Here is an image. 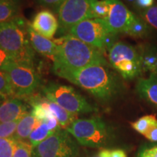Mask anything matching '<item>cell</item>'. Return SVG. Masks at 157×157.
<instances>
[{
	"label": "cell",
	"instance_id": "cell-33",
	"mask_svg": "<svg viewBox=\"0 0 157 157\" xmlns=\"http://www.w3.org/2000/svg\"><path fill=\"white\" fill-rule=\"evenodd\" d=\"M111 157H127L124 151L121 149H114L111 151Z\"/></svg>",
	"mask_w": 157,
	"mask_h": 157
},
{
	"label": "cell",
	"instance_id": "cell-36",
	"mask_svg": "<svg viewBox=\"0 0 157 157\" xmlns=\"http://www.w3.org/2000/svg\"><path fill=\"white\" fill-rule=\"evenodd\" d=\"M7 97H5V96H4L2 95H0V105H1L2 103H3L4 101H5V100L7 99Z\"/></svg>",
	"mask_w": 157,
	"mask_h": 157
},
{
	"label": "cell",
	"instance_id": "cell-24",
	"mask_svg": "<svg viewBox=\"0 0 157 157\" xmlns=\"http://www.w3.org/2000/svg\"><path fill=\"white\" fill-rule=\"evenodd\" d=\"M33 147L29 142L24 140H15L13 157H33Z\"/></svg>",
	"mask_w": 157,
	"mask_h": 157
},
{
	"label": "cell",
	"instance_id": "cell-2",
	"mask_svg": "<svg viewBox=\"0 0 157 157\" xmlns=\"http://www.w3.org/2000/svg\"><path fill=\"white\" fill-rule=\"evenodd\" d=\"M71 82L103 102L111 101L121 90V80L109 65H92L78 70Z\"/></svg>",
	"mask_w": 157,
	"mask_h": 157
},
{
	"label": "cell",
	"instance_id": "cell-19",
	"mask_svg": "<svg viewBox=\"0 0 157 157\" xmlns=\"http://www.w3.org/2000/svg\"><path fill=\"white\" fill-rule=\"evenodd\" d=\"M53 133L55 132L49 129L46 123L42 121V123L31 133L30 136L28 138L29 143L31 145L33 148H34L35 147L38 146L39 143L44 141L45 139L48 138Z\"/></svg>",
	"mask_w": 157,
	"mask_h": 157
},
{
	"label": "cell",
	"instance_id": "cell-17",
	"mask_svg": "<svg viewBox=\"0 0 157 157\" xmlns=\"http://www.w3.org/2000/svg\"><path fill=\"white\" fill-rule=\"evenodd\" d=\"M44 102L48 109L56 118L60 127L62 128L66 129L74 121L77 119V115L69 113L57 103L47 99L45 97Z\"/></svg>",
	"mask_w": 157,
	"mask_h": 157
},
{
	"label": "cell",
	"instance_id": "cell-20",
	"mask_svg": "<svg viewBox=\"0 0 157 157\" xmlns=\"http://www.w3.org/2000/svg\"><path fill=\"white\" fill-rule=\"evenodd\" d=\"M148 27L149 25L143 19L136 16L135 19L124 31V34L135 37L144 36L148 33Z\"/></svg>",
	"mask_w": 157,
	"mask_h": 157
},
{
	"label": "cell",
	"instance_id": "cell-31",
	"mask_svg": "<svg viewBox=\"0 0 157 157\" xmlns=\"http://www.w3.org/2000/svg\"><path fill=\"white\" fill-rule=\"evenodd\" d=\"M135 3L140 8L145 10L154 6V0H136Z\"/></svg>",
	"mask_w": 157,
	"mask_h": 157
},
{
	"label": "cell",
	"instance_id": "cell-29",
	"mask_svg": "<svg viewBox=\"0 0 157 157\" xmlns=\"http://www.w3.org/2000/svg\"><path fill=\"white\" fill-rule=\"evenodd\" d=\"M39 2L43 6L53 9L58 13L59 8L65 0H38Z\"/></svg>",
	"mask_w": 157,
	"mask_h": 157
},
{
	"label": "cell",
	"instance_id": "cell-9",
	"mask_svg": "<svg viewBox=\"0 0 157 157\" xmlns=\"http://www.w3.org/2000/svg\"><path fill=\"white\" fill-rule=\"evenodd\" d=\"M78 146L66 129L56 131L33 149V157H76Z\"/></svg>",
	"mask_w": 157,
	"mask_h": 157
},
{
	"label": "cell",
	"instance_id": "cell-13",
	"mask_svg": "<svg viewBox=\"0 0 157 157\" xmlns=\"http://www.w3.org/2000/svg\"><path fill=\"white\" fill-rule=\"evenodd\" d=\"M28 113V106L20 98H7L0 105V122L19 121Z\"/></svg>",
	"mask_w": 157,
	"mask_h": 157
},
{
	"label": "cell",
	"instance_id": "cell-8",
	"mask_svg": "<svg viewBox=\"0 0 157 157\" xmlns=\"http://www.w3.org/2000/svg\"><path fill=\"white\" fill-rule=\"evenodd\" d=\"M4 71L8 74L15 97L31 96L42 82L38 72L30 65L14 61L7 65Z\"/></svg>",
	"mask_w": 157,
	"mask_h": 157
},
{
	"label": "cell",
	"instance_id": "cell-27",
	"mask_svg": "<svg viewBox=\"0 0 157 157\" xmlns=\"http://www.w3.org/2000/svg\"><path fill=\"white\" fill-rule=\"evenodd\" d=\"M19 121L0 122V137L13 138L14 137Z\"/></svg>",
	"mask_w": 157,
	"mask_h": 157
},
{
	"label": "cell",
	"instance_id": "cell-5",
	"mask_svg": "<svg viewBox=\"0 0 157 157\" xmlns=\"http://www.w3.org/2000/svg\"><path fill=\"white\" fill-rule=\"evenodd\" d=\"M66 131L81 146L90 148H101L110 140L109 127L98 117L76 119Z\"/></svg>",
	"mask_w": 157,
	"mask_h": 157
},
{
	"label": "cell",
	"instance_id": "cell-1",
	"mask_svg": "<svg viewBox=\"0 0 157 157\" xmlns=\"http://www.w3.org/2000/svg\"><path fill=\"white\" fill-rule=\"evenodd\" d=\"M57 52L52 71L56 75L71 81L76 71L95 64L109 65L103 51L84 43L70 34L63 35L54 40Z\"/></svg>",
	"mask_w": 157,
	"mask_h": 157
},
{
	"label": "cell",
	"instance_id": "cell-14",
	"mask_svg": "<svg viewBox=\"0 0 157 157\" xmlns=\"http://www.w3.org/2000/svg\"><path fill=\"white\" fill-rule=\"evenodd\" d=\"M27 31L29 41L34 51L53 61L57 52V44L54 42V41L36 33L31 28L30 23H29Z\"/></svg>",
	"mask_w": 157,
	"mask_h": 157
},
{
	"label": "cell",
	"instance_id": "cell-22",
	"mask_svg": "<svg viewBox=\"0 0 157 157\" xmlns=\"http://www.w3.org/2000/svg\"><path fill=\"white\" fill-rule=\"evenodd\" d=\"M109 0H95L92 5V17L104 20L109 15Z\"/></svg>",
	"mask_w": 157,
	"mask_h": 157
},
{
	"label": "cell",
	"instance_id": "cell-10",
	"mask_svg": "<svg viewBox=\"0 0 157 157\" xmlns=\"http://www.w3.org/2000/svg\"><path fill=\"white\" fill-rule=\"evenodd\" d=\"M95 0H65L58 11L59 33L67 35L72 27L92 19V5Z\"/></svg>",
	"mask_w": 157,
	"mask_h": 157
},
{
	"label": "cell",
	"instance_id": "cell-32",
	"mask_svg": "<svg viewBox=\"0 0 157 157\" xmlns=\"http://www.w3.org/2000/svg\"><path fill=\"white\" fill-rule=\"evenodd\" d=\"M140 151L144 153V154L150 155L153 157H157V145L150 147H146L141 149Z\"/></svg>",
	"mask_w": 157,
	"mask_h": 157
},
{
	"label": "cell",
	"instance_id": "cell-7",
	"mask_svg": "<svg viewBox=\"0 0 157 157\" xmlns=\"http://www.w3.org/2000/svg\"><path fill=\"white\" fill-rule=\"evenodd\" d=\"M68 34L103 51L109 50L115 43L113 40L116 35L110 31L103 19L84 20L72 27Z\"/></svg>",
	"mask_w": 157,
	"mask_h": 157
},
{
	"label": "cell",
	"instance_id": "cell-23",
	"mask_svg": "<svg viewBox=\"0 0 157 157\" xmlns=\"http://www.w3.org/2000/svg\"><path fill=\"white\" fill-rule=\"evenodd\" d=\"M0 95L7 98L15 97L8 74L5 71L0 70Z\"/></svg>",
	"mask_w": 157,
	"mask_h": 157
},
{
	"label": "cell",
	"instance_id": "cell-11",
	"mask_svg": "<svg viewBox=\"0 0 157 157\" xmlns=\"http://www.w3.org/2000/svg\"><path fill=\"white\" fill-rule=\"evenodd\" d=\"M110 5L109 13L104 19L110 31L117 35L124 33L129 25L136 17L120 0H109Z\"/></svg>",
	"mask_w": 157,
	"mask_h": 157
},
{
	"label": "cell",
	"instance_id": "cell-28",
	"mask_svg": "<svg viewBox=\"0 0 157 157\" xmlns=\"http://www.w3.org/2000/svg\"><path fill=\"white\" fill-rule=\"evenodd\" d=\"M14 61V59L12 58L7 52L0 48V70L4 71L7 65Z\"/></svg>",
	"mask_w": 157,
	"mask_h": 157
},
{
	"label": "cell",
	"instance_id": "cell-18",
	"mask_svg": "<svg viewBox=\"0 0 157 157\" xmlns=\"http://www.w3.org/2000/svg\"><path fill=\"white\" fill-rule=\"evenodd\" d=\"M19 12L17 0H0V23L16 18Z\"/></svg>",
	"mask_w": 157,
	"mask_h": 157
},
{
	"label": "cell",
	"instance_id": "cell-37",
	"mask_svg": "<svg viewBox=\"0 0 157 157\" xmlns=\"http://www.w3.org/2000/svg\"><path fill=\"white\" fill-rule=\"evenodd\" d=\"M92 157H101V156H100L98 154V155H96V156H92Z\"/></svg>",
	"mask_w": 157,
	"mask_h": 157
},
{
	"label": "cell",
	"instance_id": "cell-15",
	"mask_svg": "<svg viewBox=\"0 0 157 157\" xmlns=\"http://www.w3.org/2000/svg\"><path fill=\"white\" fill-rule=\"evenodd\" d=\"M137 93L140 98L157 107V78L150 76L140 78L136 85Z\"/></svg>",
	"mask_w": 157,
	"mask_h": 157
},
{
	"label": "cell",
	"instance_id": "cell-25",
	"mask_svg": "<svg viewBox=\"0 0 157 157\" xmlns=\"http://www.w3.org/2000/svg\"><path fill=\"white\" fill-rule=\"evenodd\" d=\"M140 17L148 25L157 29V5L143 10L140 13Z\"/></svg>",
	"mask_w": 157,
	"mask_h": 157
},
{
	"label": "cell",
	"instance_id": "cell-26",
	"mask_svg": "<svg viewBox=\"0 0 157 157\" xmlns=\"http://www.w3.org/2000/svg\"><path fill=\"white\" fill-rule=\"evenodd\" d=\"M15 140L13 138L0 137V157H13Z\"/></svg>",
	"mask_w": 157,
	"mask_h": 157
},
{
	"label": "cell",
	"instance_id": "cell-4",
	"mask_svg": "<svg viewBox=\"0 0 157 157\" xmlns=\"http://www.w3.org/2000/svg\"><path fill=\"white\" fill-rule=\"evenodd\" d=\"M108 51L110 65L124 79H133L142 73V53L135 47L118 42L111 45Z\"/></svg>",
	"mask_w": 157,
	"mask_h": 157
},
{
	"label": "cell",
	"instance_id": "cell-16",
	"mask_svg": "<svg viewBox=\"0 0 157 157\" xmlns=\"http://www.w3.org/2000/svg\"><path fill=\"white\" fill-rule=\"evenodd\" d=\"M42 123V121H39L31 113H28L18 121L16 131L13 138L16 141H25L29 138L31 133Z\"/></svg>",
	"mask_w": 157,
	"mask_h": 157
},
{
	"label": "cell",
	"instance_id": "cell-30",
	"mask_svg": "<svg viewBox=\"0 0 157 157\" xmlns=\"http://www.w3.org/2000/svg\"><path fill=\"white\" fill-rule=\"evenodd\" d=\"M143 136L151 142H157V120L154 121L151 127L143 135Z\"/></svg>",
	"mask_w": 157,
	"mask_h": 157
},
{
	"label": "cell",
	"instance_id": "cell-21",
	"mask_svg": "<svg viewBox=\"0 0 157 157\" xmlns=\"http://www.w3.org/2000/svg\"><path fill=\"white\" fill-rule=\"evenodd\" d=\"M156 120H157V119L155 114L146 115L140 117L134 122H131L130 124L135 131L143 135Z\"/></svg>",
	"mask_w": 157,
	"mask_h": 157
},
{
	"label": "cell",
	"instance_id": "cell-34",
	"mask_svg": "<svg viewBox=\"0 0 157 157\" xmlns=\"http://www.w3.org/2000/svg\"><path fill=\"white\" fill-rule=\"evenodd\" d=\"M153 49H154L155 56H156V63H155V66L154 70L150 74V76H154V77L157 78V47H153Z\"/></svg>",
	"mask_w": 157,
	"mask_h": 157
},
{
	"label": "cell",
	"instance_id": "cell-12",
	"mask_svg": "<svg viewBox=\"0 0 157 157\" xmlns=\"http://www.w3.org/2000/svg\"><path fill=\"white\" fill-rule=\"evenodd\" d=\"M30 25L36 33L50 39L53 38L59 29L58 19L50 10L38 12Z\"/></svg>",
	"mask_w": 157,
	"mask_h": 157
},
{
	"label": "cell",
	"instance_id": "cell-3",
	"mask_svg": "<svg viewBox=\"0 0 157 157\" xmlns=\"http://www.w3.org/2000/svg\"><path fill=\"white\" fill-rule=\"evenodd\" d=\"M29 23L21 17L0 23V48L7 52L15 62L34 66L35 51L29 41Z\"/></svg>",
	"mask_w": 157,
	"mask_h": 157
},
{
	"label": "cell",
	"instance_id": "cell-35",
	"mask_svg": "<svg viewBox=\"0 0 157 157\" xmlns=\"http://www.w3.org/2000/svg\"><path fill=\"white\" fill-rule=\"evenodd\" d=\"M98 155L101 157H111V150L109 149H102L98 152Z\"/></svg>",
	"mask_w": 157,
	"mask_h": 157
},
{
	"label": "cell",
	"instance_id": "cell-6",
	"mask_svg": "<svg viewBox=\"0 0 157 157\" xmlns=\"http://www.w3.org/2000/svg\"><path fill=\"white\" fill-rule=\"evenodd\" d=\"M42 93L47 99L73 114L92 113L96 111L83 96L70 86L50 82L44 86Z\"/></svg>",
	"mask_w": 157,
	"mask_h": 157
}]
</instances>
